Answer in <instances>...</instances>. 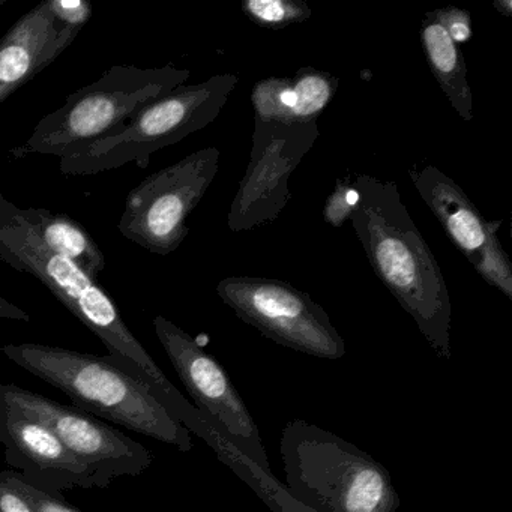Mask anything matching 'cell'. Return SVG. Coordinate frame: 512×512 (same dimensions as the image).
<instances>
[{"label":"cell","mask_w":512,"mask_h":512,"mask_svg":"<svg viewBox=\"0 0 512 512\" xmlns=\"http://www.w3.org/2000/svg\"><path fill=\"white\" fill-rule=\"evenodd\" d=\"M0 512H35L16 487L0 476Z\"/></svg>","instance_id":"22"},{"label":"cell","mask_w":512,"mask_h":512,"mask_svg":"<svg viewBox=\"0 0 512 512\" xmlns=\"http://www.w3.org/2000/svg\"><path fill=\"white\" fill-rule=\"evenodd\" d=\"M220 157L209 146L143 179L128 194L119 232L151 253H175L190 232L188 217L217 176Z\"/></svg>","instance_id":"7"},{"label":"cell","mask_w":512,"mask_h":512,"mask_svg":"<svg viewBox=\"0 0 512 512\" xmlns=\"http://www.w3.org/2000/svg\"><path fill=\"white\" fill-rule=\"evenodd\" d=\"M154 328L179 379L220 437L224 451L230 454L233 449L263 475L271 476L259 427L223 365L166 317H155Z\"/></svg>","instance_id":"9"},{"label":"cell","mask_w":512,"mask_h":512,"mask_svg":"<svg viewBox=\"0 0 512 512\" xmlns=\"http://www.w3.org/2000/svg\"><path fill=\"white\" fill-rule=\"evenodd\" d=\"M0 476L25 496L35 512H82L76 506L71 505L62 496V493L43 490V488L23 479L22 475L16 470H4V472H0Z\"/></svg>","instance_id":"19"},{"label":"cell","mask_w":512,"mask_h":512,"mask_svg":"<svg viewBox=\"0 0 512 512\" xmlns=\"http://www.w3.org/2000/svg\"><path fill=\"white\" fill-rule=\"evenodd\" d=\"M22 215L53 253L76 263L89 277L97 280L106 268L103 251L88 230L67 214H53L43 208H22Z\"/></svg>","instance_id":"16"},{"label":"cell","mask_w":512,"mask_h":512,"mask_svg":"<svg viewBox=\"0 0 512 512\" xmlns=\"http://www.w3.org/2000/svg\"><path fill=\"white\" fill-rule=\"evenodd\" d=\"M242 13L260 28H289L307 22L313 10L302 0H244Z\"/></svg>","instance_id":"17"},{"label":"cell","mask_w":512,"mask_h":512,"mask_svg":"<svg viewBox=\"0 0 512 512\" xmlns=\"http://www.w3.org/2000/svg\"><path fill=\"white\" fill-rule=\"evenodd\" d=\"M2 353L23 370L64 392L73 406L151 439L193 449L190 431L170 415L151 386L116 367L107 356L40 343L7 344Z\"/></svg>","instance_id":"3"},{"label":"cell","mask_w":512,"mask_h":512,"mask_svg":"<svg viewBox=\"0 0 512 512\" xmlns=\"http://www.w3.org/2000/svg\"><path fill=\"white\" fill-rule=\"evenodd\" d=\"M281 458L290 496L314 512H397L391 473L353 443L310 422H287Z\"/></svg>","instance_id":"4"},{"label":"cell","mask_w":512,"mask_h":512,"mask_svg":"<svg viewBox=\"0 0 512 512\" xmlns=\"http://www.w3.org/2000/svg\"><path fill=\"white\" fill-rule=\"evenodd\" d=\"M217 293L242 322L274 343L328 361L346 355V344L328 313L287 281L227 277L218 283Z\"/></svg>","instance_id":"8"},{"label":"cell","mask_w":512,"mask_h":512,"mask_svg":"<svg viewBox=\"0 0 512 512\" xmlns=\"http://www.w3.org/2000/svg\"><path fill=\"white\" fill-rule=\"evenodd\" d=\"M409 176L449 241L472 263L491 236L499 233L502 221L485 220L463 188L431 164L410 167Z\"/></svg>","instance_id":"14"},{"label":"cell","mask_w":512,"mask_h":512,"mask_svg":"<svg viewBox=\"0 0 512 512\" xmlns=\"http://www.w3.org/2000/svg\"><path fill=\"white\" fill-rule=\"evenodd\" d=\"M0 319L20 320V322H31V316L22 308L17 307L13 302L0 296Z\"/></svg>","instance_id":"23"},{"label":"cell","mask_w":512,"mask_h":512,"mask_svg":"<svg viewBox=\"0 0 512 512\" xmlns=\"http://www.w3.org/2000/svg\"><path fill=\"white\" fill-rule=\"evenodd\" d=\"M239 83L236 74H215L199 85H184L134 113L113 133L61 158L67 176H91L136 164L148 169L151 155L208 127Z\"/></svg>","instance_id":"5"},{"label":"cell","mask_w":512,"mask_h":512,"mask_svg":"<svg viewBox=\"0 0 512 512\" xmlns=\"http://www.w3.org/2000/svg\"><path fill=\"white\" fill-rule=\"evenodd\" d=\"M319 137L317 121L254 118L250 163L227 218V226L233 233L257 229L280 217L292 199L290 175Z\"/></svg>","instance_id":"10"},{"label":"cell","mask_w":512,"mask_h":512,"mask_svg":"<svg viewBox=\"0 0 512 512\" xmlns=\"http://www.w3.org/2000/svg\"><path fill=\"white\" fill-rule=\"evenodd\" d=\"M173 65L139 68L116 65L97 82L68 95L64 106L44 116L23 145L11 149L10 160L29 155L64 158L68 152L113 133L134 113L166 97L190 79Z\"/></svg>","instance_id":"6"},{"label":"cell","mask_w":512,"mask_h":512,"mask_svg":"<svg viewBox=\"0 0 512 512\" xmlns=\"http://www.w3.org/2000/svg\"><path fill=\"white\" fill-rule=\"evenodd\" d=\"M358 199V191L353 187V182L350 184L347 179H338L335 182L334 191L326 200L325 208H323V220L329 226L340 229L344 221L350 220V215H352Z\"/></svg>","instance_id":"20"},{"label":"cell","mask_w":512,"mask_h":512,"mask_svg":"<svg viewBox=\"0 0 512 512\" xmlns=\"http://www.w3.org/2000/svg\"><path fill=\"white\" fill-rule=\"evenodd\" d=\"M421 43L428 67L452 109L464 121H472L473 95L467 82L466 62L449 35L439 10L430 11L422 19Z\"/></svg>","instance_id":"15"},{"label":"cell","mask_w":512,"mask_h":512,"mask_svg":"<svg viewBox=\"0 0 512 512\" xmlns=\"http://www.w3.org/2000/svg\"><path fill=\"white\" fill-rule=\"evenodd\" d=\"M470 265L475 268L485 283L490 284L512 301L511 262L500 244L499 236H491L490 241L484 245Z\"/></svg>","instance_id":"18"},{"label":"cell","mask_w":512,"mask_h":512,"mask_svg":"<svg viewBox=\"0 0 512 512\" xmlns=\"http://www.w3.org/2000/svg\"><path fill=\"white\" fill-rule=\"evenodd\" d=\"M0 443L5 463L23 479L62 493L73 488H104L97 475L76 457L52 428L0 400Z\"/></svg>","instance_id":"13"},{"label":"cell","mask_w":512,"mask_h":512,"mask_svg":"<svg viewBox=\"0 0 512 512\" xmlns=\"http://www.w3.org/2000/svg\"><path fill=\"white\" fill-rule=\"evenodd\" d=\"M0 260L16 271L32 275L109 350L107 359L125 373L148 383L173 418L188 425L196 406L167 379L145 347L122 319L112 296L76 263L53 253L34 227L23 218L22 208L0 194Z\"/></svg>","instance_id":"2"},{"label":"cell","mask_w":512,"mask_h":512,"mask_svg":"<svg viewBox=\"0 0 512 512\" xmlns=\"http://www.w3.org/2000/svg\"><path fill=\"white\" fill-rule=\"evenodd\" d=\"M0 400L52 428L64 445L100 478L104 488L113 479L139 476L154 463V455L145 445L79 407L50 400L13 383L0 385Z\"/></svg>","instance_id":"11"},{"label":"cell","mask_w":512,"mask_h":512,"mask_svg":"<svg viewBox=\"0 0 512 512\" xmlns=\"http://www.w3.org/2000/svg\"><path fill=\"white\" fill-rule=\"evenodd\" d=\"M350 220L383 286L412 317L437 356L451 359L452 305L439 262L394 181L356 175Z\"/></svg>","instance_id":"1"},{"label":"cell","mask_w":512,"mask_h":512,"mask_svg":"<svg viewBox=\"0 0 512 512\" xmlns=\"http://www.w3.org/2000/svg\"><path fill=\"white\" fill-rule=\"evenodd\" d=\"M92 16L85 0H43L0 40V104L52 65Z\"/></svg>","instance_id":"12"},{"label":"cell","mask_w":512,"mask_h":512,"mask_svg":"<svg viewBox=\"0 0 512 512\" xmlns=\"http://www.w3.org/2000/svg\"><path fill=\"white\" fill-rule=\"evenodd\" d=\"M449 35L455 44L467 43L472 37V19L469 11L457 7L437 8Z\"/></svg>","instance_id":"21"}]
</instances>
